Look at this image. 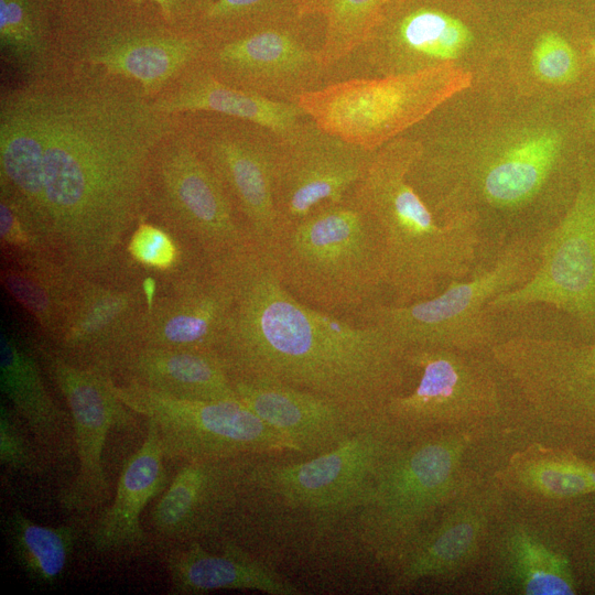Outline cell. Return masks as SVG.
I'll return each instance as SVG.
<instances>
[{"instance_id":"23","label":"cell","mask_w":595,"mask_h":595,"mask_svg":"<svg viewBox=\"0 0 595 595\" xmlns=\"http://www.w3.org/2000/svg\"><path fill=\"white\" fill-rule=\"evenodd\" d=\"M231 459L184 462L149 517V536L159 549L217 539L231 493Z\"/></svg>"},{"instance_id":"28","label":"cell","mask_w":595,"mask_h":595,"mask_svg":"<svg viewBox=\"0 0 595 595\" xmlns=\"http://www.w3.org/2000/svg\"><path fill=\"white\" fill-rule=\"evenodd\" d=\"M169 115L207 111L263 126L280 138L310 118L296 102L269 99L217 79L203 63L187 71L152 99Z\"/></svg>"},{"instance_id":"15","label":"cell","mask_w":595,"mask_h":595,"mask_svg":"<svg viewBox=\"0 0 595 595\" xmlns=\"http://www.w3.org/2000/svg\"><path fill=\"white\" fill-rule=\"evenodd\" d=\"M178 118L248 236L266 246L278 228L273 172L280 137L263 126L215 112H184Z\"/></svg>"},{"instance_id":"16","label":"cell","mask_w":595,"mask_h":595,"mask_svg":"<svg viewBox=\"0 0 595 595\" xmlns=\"http://www.w3.org/2000/svg\"><path fill=\"white\" fill-rule=\"evenodd\" d=\"M488 351L542 423L595 432V344L515 336Z\"/></svg>"},{"instance_id":"24","label":"cell","mask_w":595,"mask_h":595,"mask_svg":"<svg viewBox=\"0 0 595 595\" xmlns=\"http://www.w3.org/2000/svg\"><path fill=\"white\" fill-rule=\"evenodd\" d=\"M496 499L472 487L422 534L399 565L390 589L400 592L425 578H448L465 570L489 534Z\"/></svg>"},{"instance_id":"11","label":"cell","mask_w":595,"mask_h":595,"mask_svg":"<svg viewBox=\"0 0 595 595\" xmlns=\"http://www.w3.org/2000/svg\"><path fill=\"white\" fill-rule=\"evenodd\" d=\"M455 65L334 82L296 104L323 129L376 151L442 107L465 85Z\"/></svg>"},{"instance_id":"38","label":"cell","mask_w":595,"mask_h":595,"mask_svg":"<svg viewBox=\"0 0 595 595\" xmlns=\"http://www.w3.org/2000/svg\"><path fill=\"white\" fill-rule=\"evenodd\" d=\"M126 251L138 266L165 274L178 269L191 258L178 241L162 227L142 218L130 235Z\"/></svg>"},{"instance_id":"3","label":"cell","mask_w":595,"mask_h":595,"mask_svg":"<svg viewBox=\"0 0 595 595\" xmlns=\"http://www.w3.org/2000/svg\"><path fill=\"white\" fill-rule=\"evenodd\" d=\"M415 142L402 134L374 151L355 194L377 220L383 242L385 286L394 305L436 295L466 279L487 247L472 216L439 221L408 180Z\"/></svg>"},{"instance_id":"9","label":"cell","mask_w":595,"mask_h":595,"mask_svg":"<svg viewBox=\"0 0 595 595\" xmlns=\"http://www.w3.org/2000/svg\"><path fill=\"white\" fill-rule=\"evenodd\" d=\"M144 215L197 260H214L250 239L221 183L181 128L180 118L150 158Z\"/></svg>"},{"instance_id":"18","label":"cell","mask_w":595,"mask_h":595,"mask_svg":"<svg viewBox=\"0 0 595 595\" xmlns=\"http://www.w3.org/2000/svg\"><path fill=\"white\" fill-rule=\"evenodd\" d=\"M42 366L64 397L72 419L78 469L60 494L68 512L87 515L108 498L102 453L110 430L127 426L132 412L116 394L110 376L75 365L47 344L36 348Z\"/></svg>"},{"instance_id":"8","label":"cell","mask_w":595,"mask_h":595,"mask_svg":"<svg viewBox=\"0 0 595 595\" xmlns=\"http://www.w3.org/2000/svg\"><path fill=\"white\" fill-rule=\"evenodd\" d=\"M548 231L512 238L490 262L479 263L466 279L451 281L430 299L407 305L377 304L366 309L364 316L405 349L489 350L497 339L488 305L531 278Z\"/></svg>"},{"instance_id":"35","label":"cell","mask_w":595,"mask_h":595,"mask_svg":"<svg viewBox=\"0 0 595 595\" xmlns=\"http://www.w3.org/2000/svg\"><path fill=\"white\" fill-rule=\"evenodd\" d=\"M396 0H300L302 17L322 21L321 53L329 68L347 55Z\"/></svg>"},{"instance_id":"19","label":"cell","mask_w":595,"mask_h":595,"mask_svg":"<svg viewBox=\"0 0 595 595\" xmlns=\"http://www.w3.org/2000/svg\"><path fill=\"white\" fill-rule=\"evenodd\" d=\"M143 271L132 261L106 275L80 277L60 329L46 344L66 360L109 376L137 345L147 310Z\"/></svg>"},{"instance_id":"27","label":"cell","mask_w":595,"mask_h":595,"mask_svg":"<svg viewBox=\"0 0 595 595\" xmlns=\"http://www.w3.org/2000/svg\"><path fill=\"white\" fill-rule=\"evenodd\" d=\"M219 552L201 541L169 545L160 555L172 594H204L218 589H250L270 595H298L299 588L252 552L228 539L217 540Z\"/></svg>"},{"instance_id":"26","label":"cell","mask_w":595,"mask_h":595,"mask_svg":"<svg viewBox=\"0 0 595 595\" xmlns=\"http://www.w3.org/2000/svg\"><path fill=\"white\" fill-rule=\"evenodd\" d=\"M109 376L116 383H132L175 399H239L214 350L134 346L115 363Z\"/></svg>"},{"instance_id":"37","label":"cell","mask_w":595,"mask_h":595,"mask_svg":"<svg viewBox=\"0 0 595 595\" xmlns=\"http://www.w3.org/2000/svg\"><path fill=\"white\" fill-rule=\"evenodd\" d=\"M540 31L533 42L531 67L542 82L552 85L574 84L581 75V60L577 50L563 30V19L539 18Z\"/></svg>"},{"instance_id":"21","label":"cell","mask_w":595,"mask_h":595,"mask_svg":"<svg viewBox=\"0 0 595 595\" xmlns=\"http://www.w3.org/2000/svg\"><path fill=\"white\" fill-rule=\"evenodd\" d=\"M158 274L159 292L142 315L136 346L216 351L231 307L220 273L207 261L190 260Z\"/></svg>"},{"instance_id":"2","label":"cell","mask_w":595,"mask_h":595,"mask_svg":"<svg viewBox=\"0 0 595 595\" xmlns=\"http://www.w3.org/2000/svg\"><path fill=\"white\" fill-rule=\"evenodd\" d=\"M208 263L231 293L216 353L232 381L286 385L366 414L405 391V348L374 323L355 326L299 300L251 238Z\"/></svg>"},{"instance_id":"22","label":"cell","mask_w":595,"mask_h":595,"mask_svg":"<svg viewBox=\"0 0 595 595\" xmlns=\"http://www.w3.org/2000/svg\"><path fill=\"white\" fill-rule=\"evenodd\" d=\"M232 383L239 400L307 457L334 450L377 415L286 385L247 380Z\"/></svg>"},{"instance_id":"14","label":"cell","mask_w":595,"mask_h":595,"mask_svg":"<svg viewBox=\"0 0 595 595\" xmlns=\"http://www.w3.org/2000/svg\"><path fill=\"white\" fill-rule=\"evenodd\" d=\"M550 305L595 333V158H587L575 196L548 231L537 269L519 288L494 299L488 311Z\"/></svg>"},{"instance_id":"7","label":"cell","mask_w":595,"mask_h":595,"mask_svg":"<svg viewBox=\"0 0 595 595\" xmlns=\"http://www.w3.org/2000/svg\"><path fill=\"white\" fill-rule=\"evenodd\" d=\"M408 437L379 413L334 450L305 461L234 457L229 509L270 501L323 526L345 519L386 458Z\"/></svg>"},{"instance_id":"20","label":"cell","mask_w":595,"mask_h":595,"mask_svg":"<svg viewBox=\"0 0 595 595\" xmlns=\"http://www.w3.org/2000/svg\"><path fill=\"white\" fill-rule=\"evenodd\" d=\"M372 154L311 118L280 138L273 172L277 230L351 193Z\"/></svg>"},{"instance_id":"40","label":"cell","mask_w":595,"mask_h":595,"mask_svg":"<svg viewBox=\"0 0 595 595\" xmlns=\"http://www.w3.org/2000/svg\"><path fill=\"white\" fill-rule=\"evenodd\" d=\"M0 240L6 258L52 253L31 223L3 197H0Z\"/></svg>"},{"instance_id":"1","label":"cell","mask_w":595,"mask_h":595,"mask_svg":"<svg viewBox=\"0 0 595 595\" xmlns=\"http://www.w3.org/2000/svg\"><path fill=\"white\" fill-rule=\"evenodd\" d=\"M178 125L140 84L58 68L0 96V197L80 277L129 261L144 215L147 173Z\"/></svg>"},{"instance_id":"41","label":"cell","mask_w":595,"mask_h":595,"mask_svg":"<svg viewBox=\"0 0 595 595\" xmlns=\"http://www.w3.org/2000/svg\"><path fill=\"white\" fill-rule=\"evenodd\" d=\"M154 6L171 26L199 32V26L215 0H133Z\"/></svg>"},{"instance_id":"25","label":"cell","mask_w":595,"mask_h":595,"mask_svg":"<svg viewBox=\"0 0 595 595\" xmlns=\"http://www.w3.org/2000/svg\"><path fill=\"white\" fill-rule=\"evenodd\" d=\"M145 422L144 440L125 463L111 504L90 528L91 547L99 553H143L152 545L141 513L170 483L156 426Z\"/></svg>"},{"instance_id":"31","label":"cell","mask_w":595,"mask_h":595,"mask_svg":"<svg viewBox=\"0 0 595 595\" xmlns=\"http://www.w3.org/2000/svg\"><path fill=\"white\" fill-rule=\"evenodd\" d=\"M79 278L52 253L6 258L0 272L4 290L50 340L63 323Z\"/></svg>"},{"instance_id":"30","label":"cell","mask_w":595,"mask_h":595,"mask_svg":"<svg viewBox=\"0 0 595 595\" xmlns=\"http://www.w3.org/2000/svg\"><path fill=\"white\" fill-rule=\"evenodd\" d=\"M499 586L523 595H572L576 584L566 556L536 530L511 523L498 542Z\"/></svg>"},{"instance_id":"34","label":"cell","mask_w":595,"mask_h":595,"mask_svg":"<svg viewBox=\"0 0 595 595\" xmlns=\"http://www.w3.org/2000/svg\"><path fill=\"white\" fill-rule=\"evenodd\" d=\"M3 531L12 556L30 581L37 585L55 584L63 576L83 523L43 526L20 510L6 516Z\"/></svg>"},{"instance_id":"36","label":"cell","mask_w":595,"mask_h":595,"mask_svg":"<svg viewBox=\"0 0 595 595\" xmlns=\"http://www.w3.org/2000/svg\"><path fill=\"white\" fill-rule=\"evenodd\" d=\"M299 18L300 0H215L199 32L208 41H218Z\"/></svg>"},{"instance_id":"39","label":"cell","mask_w":595,"mask_h":595,"mask_svg":"<svg viewBox=\"0 0 595 595\" xmlns=\"http://www.w3.org/2000/svg\"><path fill=\"white\" fill-rule=\"evenodd\" d=\"M23 422L6 404L0 405V462L12 470L36 474L45 467V454L37 450L23 431Z\"/></svg>"},{"instance_id":"42","label":"cell","mask_w":595,"mask_h":595,"mask_svg":"<svg viewBox=\"0 0 595 595\" xmlns=\"http://www.w3.org/2000/svg\"><path fill=\"white\" fill-rule=\"evenodd\" d=\"M585 122L591 129H595V98L585 113Z\"/></svg>"},{"instance_id":"5","label":"cell","mask_w":595,"mask_h":595,"mask_svg":"<svg viewBox=\"0 0 595 595\" xmlns=\"http://www.w3.org/2000/svg\"><path fill=\"white\" fill-rule=\"evenodd\" d=\"M473 430L408 437L382 463L347 516L359 542L396 569L436 516L469 490Z\"/></svg>"},{"instance_id":"12","label":"cell","mask_w":595,"mask_h":595,"mask_svg":"<svg viewBox=\"0 0 595 595\" xmlns=\"http://www.w3.org/2000/svg\"><path fill=\"white\" fill-rule=\"evenodd\" d=\"M405 360L418 375L416 383L391 397L380 412L403 433L474 430L501 414L496 374L476 353L412 347Z\"/></svg>"},{"instance_id":"33","label":"cell","mask_w":595,"mask_h":595,"mask_svg":"<svg viewBox=\"0 0 595 595\" xmlns=\"http://www.w3.org/2000/svg\"><path fill=\"white\" fill-rule=\"evenodd\" d=\"M498 477L513 491L544 500L595 493L594 464L540 445L513 455Z\"/></svg>"},{"instance_id":"17","label":"cell","mask_w":595,"mask_h":595,"mask_svg":"<svg viewBox=\"0 0 595 595\" xmlns=\"http://www.w3.org/2000/svg\"><path fill=\"white\" fill-rule=\"evenodd\" d=\"M320 18L296 20L209 41L203 65L220 82L259 96L296 102L328 84L316 41Z\"/></svg>"},{"instance_id":"32","label":"cell","mask_w":595,"mask_h":595,"mask_svg":"<svg viewBox=\"0 0 595 595\" xmlns=\"http://www.w3.org/2000/svg\"><path fill=\"white\" fill-rule=\"evenodd\" d=\"M58 0H0L1 56L21 82L42 78L57 67L54 12Z\"/></svg>"},{"instance_id":"43","label":"cell","mask_w":595,"mask_h":595,"mask_svg":"<svg viewBox=\"0 0 595 595\" xmlns=\"http://www.w3.org/2000/svg\"><path fill=\"white\" fill-rule=\"evenodd\" d=\"M593 54L595 55V42L593 44Z\"/></svg>"},{"instance_id":"13","label":"cell","mask_w":595,"mask_h":595,"mask_svg":"<svg viewBox=\"0 0 595 595\" xmlns=\"http://www.w3.org/2000/svg\"><path fill=\"white\" fill-rule=\"evenodd\" d=\"M113 389L132 412L155 424L167 459L184 463L298 453L293 443L264 423L239 399L182 400L115 381Z\"/></svg>"},{"instance_id":"4","label":"cell","mask_w":595,"mask_h":595,"mask_svg":"<svg viewBox=\"0 0 595 595\" xmlns=\"http://www.w3.org/2000/svg\"><path fill=\"white\" fill-rule=\"evenodd\" d=\"M57 67L137 82L153 99L203 63L209 41L171 26L133 0H62L54 12Z\"/></svg>"},{"instance_id":"6","label":"cell","mask_w":595,"mask_h":595,"mask_svg":"<svg viewBox=\"0 0 595 595\" xmlns=\"http://www.w3.org/2000/svg\"><path fill=\"white\" fill-rule=\"evenodd\" d=\"M261 247L294 296L328 313L365 306L386 288L381 231L354 191L279 228Z\"/></svg>"},{"instance_id":"10","label":"cell","mask_w":595,"mask_h":595,"mask_svg":"<svg viewBox=\"0 0 595 595\" xmlns=\"http://www.w3.org/2000/svg\"><path fill=\"white\" fill-rule=\"evenodd\" d=\"M488 32L469 0H396L364 40L328 71V84L454 65Z\"/></svg>"},{"instance_id":"29","label":"cell","mask_w":595,"mask_h":595,"mask_svg":"<svg viewBox=\"0 0 595 595\" xmlns=\"http://www.w3.org/2000/svg\"><path fill=\"white\" fill-rule=\"evenodd\" d=\"M36 349L9 332L0 337V383L13 411L47 456L65 455L71 450V415L50 394Z\"/></svg>"}]
</instances>
